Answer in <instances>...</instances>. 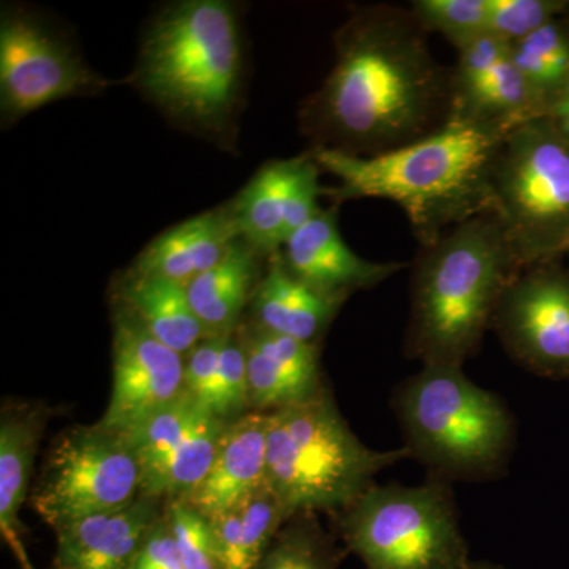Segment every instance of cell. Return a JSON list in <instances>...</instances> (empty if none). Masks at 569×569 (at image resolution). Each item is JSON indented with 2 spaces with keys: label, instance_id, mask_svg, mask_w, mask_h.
Listing matches in <instances>:
<instances>
[{
  "label": "cell",
  "instance_id": "44dd1931",
  "mask_svg": "<svg viewBox=\"0 0 569 569\" xmlns=\"http://www.w3.org/2000/svg\"><path fill=\"white\" fill-rule=\"evenodd\" d=\"M268 254L239 238L223 260L187 284V296L206 336L234 335L263 279Z\"/></svg>",
  "mask_w": 569,
  "mask_h": 569
},
{
  "label": "cell",
  "instance_id": "83f0119b",
  "mask_svg": "<svg viewBox=\"0 0 569 569\" xmlns=\"http://www.w3.org/2000/svg\"><path fill=\"white\" fill-rule=\"evenodd\" d=\"M408 9L427 33H441L458 51L488 36V0H415Z\"/></svg>",
  "mask_w": 569,
  "mask_h": 569
},
{
  "label": "cell",
  "instance_id": "9c48e42d",
  "mask_svg": "<svg viewBox=\"0 0 569 569\" xmlns=\"http://www.w3.org/2000/svg\"><path fill=\"white\" fill-rule=\"evenodd\" d=\"M141 496V471L127 437L99 425L66 430L52 443L31 503L52 530L129 507Z\"/></svg>",
  "mask_w": 569,
  "mask_h": 569
},
{
  "label": "cell",
  "instance_id": "277c9868",
  "mask_svg": "<svg viewBox=\"0 0 569 569\" xmlns=\"http://www.w3.org/2000/svg\"><path fill=\"white\" fill-rule=\"evenodd\" d=\"M242 73L241 26L233 3L182 0L149 22L133 84L171 121L224 141L234 133Z\"/></svg>",
  "mask_w": 569,
  "mask_h": 569
},
{
  "label": "cell",
  "instance_id": "4fadbf2b",
  "mask_svg": "<svg viewBox=\"0 0 569 569\" xmlns=\"http://www.w3.org/2000/svg\"><path fill=\"white\" fill-rule=\"evenodd\" d=\"M183 392V356L153 339L129 310L112 302V391L97 425L129 436Z\"/></svg>",
  "mask_w": 569,
  "mask_h": 569
},
{
  "label": "cell",
  "instance_id": "7a4b0ae2",
  "mask_svg": "<svg viewBox=\"0 0 569 569\" xmlns=\"http://www.w3.org/2000/svg\"><path fill=\"white\" fill-rule=\"evenodd\" d=\"M515 127L449 119L437 132L378 156L312 152L321 171L339 182L326 193L337 201H395L406 211L419 246H427L467 220L493 213V168Z\"/></svg>",
  "mask_w": 569,
  "mask_h": 569
},
{
  "label": "cell",
  "instance_id": "4dcf8cb0",
  "mask_svg": "<svg viewBox=\"0 0 569 569\" xmlns=\"http://www.w3.org/2000/svg\"><path fill=\"white\" fill-rule=\"evenodd\" d=\"M164 519L183 569H220L208 518L183 501H170L164 505Z\"/></svg>",
  "mask_w": 569,
  "mask_h": 569
},
{
  "label": "cell",
  "instance_id": "cb8c5ba5",
  "mask_svg": "<svg viewBox=\"0 0 569 569\" xmlns=\"http://www.w3.org/2000/svg\"><path fill=\"white\" fill-rule=\"evenodd\" d=\"M299 156L272 160L231 201L239 234L261 253L274 254L287 242V217Z\"/></svg>",
  "mask_w": 569,
  "mask_h": 569
},
{
  "label": "cell",
  "instance_id": "52a82bcc",
  "mask_svg": "<svg viewBox=\"0 0 569 569\" xmlns=\"http://www.w3.org/2000/svg\"><path fill=\"white\" fill-rule=\"evenodd\" d=\"M332 519L342 548L366 569H466L473 561L448 482H376Z\"/></svg>",
  "mask_w": 569,
  "mask_h": 569
},
{
  "label": "cell",
  "instance_id": "e575fe53",
  "mask_svg": "<svg viewBox=\"0 0 569 569\" xmlns=\"http://www.w3.org/2000/svg\"><path fill=\"white\" fill-rule=\"evenodd\" d=\"M466 569H509L505 565L493 563V561L478 560L471 561Z\"/></svg>",
  "mask_w": 569,
  "mask_h": 569
},
{
  "label": "cell",
  "instance_id": "836d02e7",
  "mask_svg": "<svg viewBox=\"0 0 569 569\" xmlns=\"http://www.w3.org/2000/svg\"><path fill=\"white\" fill-rule=\"evenodd\" d=\"M542 118L549 119L553 129L569 144V80L565 82L563 88L546 104Z\"/></svg>",
  "mask_w": 569,
  "mask_h": 569
},
{
  "label": "cell",
  "instance_id": "d6a6232c",
  "mask_svg": "<svg viewBox=\"0 0 569 569\" xmlns=\"http://www.w3.org/2000/svg\"><path fill=\"white\" fill-rule=\"evenodd\" d=\"M130 569H183L174 539L164 519V509L162 518L157 520L142 542Z\"/></svg>",
  "mask_w": 569,
  "mask_h": 569
},
{
  "label": "cell",
  "instance_id": "484cf974",
  "mask_svg": "<svg viewBox=\"0 0 569 569\" xmlns=\"http://www.w3.org/2000/svg\"><path fill=\"white\" fill-rule=\"evenodd\" d=\"M511 54L542 116L546 104L569 80V13L512 43Z\"/></svg>",
  "mask_w": 569,
  "mask_h": 569
},
{
  "label": "cell",
  "instance_id": "4316f807",
  "mask_svg": "<svg viewBox=\"0 0 569 569\" xmlns=\"http://www.w3.org/2000/svg\"><path fill=\"white\" fill-rule=\"evenodd\" d=\"M346 553L316 512H301L283 523L258 569H339Z\"/></svg>",
  "mask_w": 569,
  "mask_h": 569
},
{
  "label": "cell",
  "instance_id": "d4e9b609",
  "mask_svg": "<svg viewBox=\"0 0 569 569\" xmlns=\"http://www.w3.org/2000/svg\"><path fill=\"white\" fill-rule=\"evenodd\" d=\"M287 520L266 486L241 507L209 519L220 569H258Z\"/></svg>",
  "mask_w": 569,
  "mask_h": 569
},
{
  "label": "cell",
  "instance_id": "d590c367",
  "mask_svg": "<svg viewBox=\"0 0 569 569\" xmlns=\"http://www.w3.org/2000/svg\"><path fill=\"white\" fill-rule=\"evenodd\" d=\"M565 253L569 254V239H568L567 246H565Z\"/></svg>",
  "mask_w": 569,
  "mask_h": 569
},
{
  "label": "cell",
  "instance_id": "5bb4252c",
  "mask_svg": "<svg viewBox=\"0 0 569 569\" xmlns=\"http://www.w3.org/2000/svg\"><path fill=\"white\" fill-rule=\"evenodd\" d=\"M539 116L541 107L512 61L511 44L486 36L458 51L449 119L515 127Z\"/></svg>",
  "mask_w": 569,
  "mask_h": 569
},
{
  "label": "cell",
  "instance_id": "7402d4cb",
  "mask_svg": "<svg viewBox=\"0 0 569 569\" xmlns=\"http://www.w3.org/2000/svg\"><path fill=\"white\" fill-rule=\"evenodd\" d=\"M112 302L129 310L153 339L176 353L186 356L208 339L186 287L171 280L123 272L116 283Z\"/></svg>",
  "mask_w": 569,
  "mask_h": 569
},
{
  "label": "cell",
  "instance_id": "8992f818",
  "mask_svg": "<svg viewBox=\"0 0 569 569\" xmlns=\"http://www.w3.org/2000/svg\"><path fill=\"white\" fill-rule=\"evenodd\" d=\"M410 459L406 448L377 451L348 426L328 387L298 406L269 413L266 488L287 519L336 515L362 496L385 468Z\"/></svg>",
  "mask_w": 569,
  "mask_h": 569
},
{
  "label": "cell",
  "instance_id": "f546056e",
  "mask_svg": "<svg viewBox=\"0 0 569 569\" xmlns=\"http://www.w3.org/2000/svg\"><path fill=\"white\" fill-rule=\"evenodd\" d=\"M488 36L516 43L569 13L567 0H488Z\"/></svg>",
  "mask_w": 569,
  "mask_h": 569
},
{
  "label": "cell",
  "instance_id": "6da1fadb",
  "mask_svg": "<svg viewBox=\"0 0 569 569\" xmlns=\"http://www.w3.org/2000/svg\"><path fill=\"white\" fill-rule=\"evenodd\" d=\"M410 9L366 6L336 32V63L299 112L313 149L356 157L395 151L451 114V69L433 58Z\"/></svg>",
  "mask_w": 569,
  "mask_h": 569
},
{
  "label": "cell",
  "instance_id": "e0dca14e",
  "mask_svg": "<svg viewBox=\"0 0 569 569\" xmlns=\"http://www.w3.org/2000/svg\"><path fill=\"white\" fill-rule=\"evenodd\" d=\"M162 501L138 497L129 507L74 520L56 531L52 569H130Z\"/></svg>",
  "mask_w": 569,
  "mask_h": 569
},
{
  "label": "cell",
  "instance_id": "ba28073f",
  "mask_svg": "<svg viewBox=\"0 0 569 569\" xmlns=\"http://www.w3.org/2000/svg\"><path fill=\"white\" fill-rule=\"evenodd\" d=\"M493 213L523 269L565 254L569 239V144L549 119L509 130L492 176Z\"/></svg>",
  "mask_w": 569,
  "mask_h": 569
},
{
  "label": "cell",
  "instance_id": "ac0fdd59",
  "mask_svg": "<svg viewBox=\"0 0 569 569\" xmlns=\"http://www.w3.org/2000/svg\"><path fill=\"white\" fill-rule=\"evenodd\" d=\"M269 413L249 411L228 422L216 459L183 503L211 519L241 507L266 486Z\"/></svg>",
  "mask_w": 569,
  "mask_h": 569
},
{
  "label": "cell",
  "instance_id": "5b68a950",
  "mask_svg": "<svg viewBox=\"0 0 569 569\" xmlns=\"http://www.w3.org/2000/svg\"><path fill=\"white\" fill-rule=\"evenodd\" d=\"M410 459L427 479L492 481L507 473L518 426L507 402L479 387L463 367L422 366L391 400Z\"/></svg>",
  "mask_w": 569,
  "mask_h": 569
},
{
  "label": "cell",
  "instance_id": "9a60e30c",
  "mask_svg": "<svg viewBox=\"0 0 569 569\" xmlns=\"http://www.w3.org/2000/svg\"><path fill=\"white\" fill-rule=\"evenodd\" d=\"M284 268L318 293L347 299L356 291L372 290L407 268L406 263L366 260L343 241L337 206L321 209L288 238L282 250Z\"/></svg>",
  "mask_w": 569,
  "mask_h": 569
},
{
  "label": "cell",
  "instance_id": "f1b7e54d",
  "mask_svg": "<svg viewBox=\"0 0 569 569\" xmlns=\"http://www.w3.org/2000/svg\"><path fill=\"white\" fill-rule=\"evenodd\" d=\"M206 408L224 422L236 421L250 411L244 348L236 332L223 339Z\"/></svg>",
  "mask_w": 569,
  "mask_h": 569
},
{
  "label": "cell",
  "instance_id": "ffe728a7",
  "mask_svg": "<svg viewBox=\"0 0 569 569\" xmlns=\"http://www.w3.org/2000/svg\"><path fill=\"white\" fill-rule=\"evenodd\" d=\"M346 299L329 298L296 279L282 253L268 258L263 279L250 301V323L274 335L320 347Z\"/></svg>",
  "mask_w": 569,
  "mask_h": 569
},
{
  "label": "cell",
  "instance_id": "603a6c76",
  "mask_svg": "<svg viewBox=\"0 0 569 569\" xmlns=\"http://www.w3.org/2000/svg\"><path fill=\"white\" fill-rule=\"evenodd\" d=\"M50 410L40 402H6L0 415V526L20 533V511L28 500L37 452Z\"/></svg>",
  "mask_w": 569,
  "mask_h": 569
},
{
  "label": "cell",
  "instance_id": "1f68e13d",
  "mask_svg": "<svg viewBox=\"0 0 569 569\" xmlns=\"http://www.w3.org/2000/svg\"><path fill=\"white\" fill-rule=\"evenodd\" d=\"M224 337H208L183 356V388L204 408L211 395Z\"/></svg>",
  "mask_w": 569,
  "mask_h": 569
},
{
  "label": "cell",
  "instance_id": "3957f363",
  "mask_svg": "<svg viewBox=\"0 0 569 569\" xmlns=\"http://www.w3.org/2000/svg\"><path fill=\"white\" fill-rule=\"evenodd\" d=\"M496 213H482L421 246L411 272L406 353L422 366L463 367L492 328L522 271Z\"/></svg>",
  "mask_w": 569,
  "mask_h": 569
},
{
  "label": "cell",
  "instance_id": "7c38bea8",
  "mask_svg": "<svg viewBox=\"0 0 569 569\" xmlns=\"http://www.w3.org/2000/svg\"><path fill=\"white\" fill-rule=\"evenodd\" d=\"M228 422L183 392L127 437L141 471V496L181 501L201 485Z\"/></svg>",
  "mask_w": 569,
  "mask_h": 569
},
{
  "label": "cell",
  "instance_id": "2e32d148",
  "mask_svg": "<svg viewBox=\"0 0 569 569\" xmlns=\"http://www.w3.org/2000/svg\"><path fill=\"white\" fill-rule=\"evenodd\" d=\"M244 348L249 410L274 413L326 388L320 347L274 335L253 323L236 331Z\"/></svg>",
  "mask_w": 569,
  "mask_h": 569
},
{
  "label": "cell",
  "instance_id": "8fae6325",
  "mask_svg": "<svg viewBox=\"0 0 569 569\" xmlns=\"http://www.w3.org/2000/svg\"><path fill=\"white\" fill-rule=\"evenodd\" d=\"M492 329L516 365L538 377L569 381V269L560 258L516 276Z\"/></svg>",
  "mask_w": 569,
  "mask_h": 569
},
{
  "label": "cell",
  "instance_id": "d6986e66",
  "mask_svg": "<svg viewBox=\"0 0 569 569\" xmlns=\"http://www.w3.org/2000/svg\"><path fill=\"white\" fill-rule=\"evenodd\" d=\"M239 238L231 204L211 209L157 236L141 250L129 271L187 287L222 261Z\"/></svg>",
  "mask_w": 569,
  "mask_h": 569
},
{
  "label": "cell",
  "instance_id": "30bf717a",
  "mask_svg": "<svg viewBox=\"0 0 569 569\" xmlns=\"http://www.w3.org/2000/svg\"><path fill=\"white\" fill-rule=\"evenodd\" d=\"M110 86L61 33L24 9H3L0 20V111L20 121L47 104L93 96Z\"/></svg>",
  "mask_w": 569,
  "mask_h": 569
}]
</instances>
